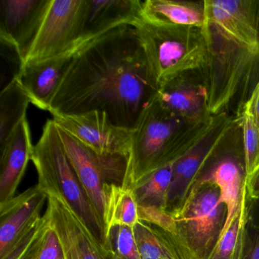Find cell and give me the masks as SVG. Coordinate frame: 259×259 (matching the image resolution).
I'll list each match as a JSON object with an SVG mask.
<instances>
[{
  "label": "cell",
  "mask_w": 259,
  "mask_h": 259,
  "mask_svg": "<svg viewBox=\"0 0 259 259\" xmlns=\"http://www.w3.org/2000/svg\"><path fill=\"white\" fill-rule=\"evenodd\" d=\"M158 90L137 30L121 25L75 53L48 111L104 112L115 125L134 130Z\"/></svg>",
  "instance_id": "6da1fadb"
},
{
  "label": "cell",
  "mask_w": 259,
  "mask_h": 259,
  "mask_svg": "<svg viewBox=\"0 0 259 259\" xmlns=\"http://www.w3.org/2000/svg\"><path fill=\"white\" fill-rule=\"evenodd\" d=\"M225 113L188 122L163 108L155 99L141 115L133 131L131 188L148 174L177 161L202 142Z\"/></svg>",
  "instance_id": "7a4b0ae2"
},
{
  "label": "cell",
  "mask_w": 259,
  "mask_h": 259,
  "mask_svg": "<svg viewBox=\"0 0 259 259\" xmlns=\"http://www.w3.org/2000/svg\"><path fill=\"white\" fill-rule=\"evenodd\" d=\"M133 26L159 89L208 66L210 45L205 29L155 23L142 17Z\"/></svg>",
  "instance_id": "3957f363"
},
{
  "label": "cell",
  "mask_w": 259,
  "mask_h": 259,
  "mask_svg": "<svg viewBox=\"0 0 259 259\" xmlns=\"http://www.w3.org/2000/svg\"><path fill=\"white\" fill-rule=\"evenodd\" d=\"M31 161L38 177L37 186L45 192L61 195L82 220L96 239L105 245V226L95 211L69 161L52 119L44 125L38 142L34 145Z\"/></svg>",
  "instance_id": "277c9868"
},
{
  "label": "cell",
  "mask_w": 259,
  "mask_h": 259,
  "mask_svg": "<svg viewBox=\"0 0 259 259\" xmlns=\"http://www.w3.org/2000/svg\"><path fill=\"white\" fill-rule=\"evenodd\" d=\"M57 130L66 155L106 227L107 189L112 186L131 188V154H100L59 127Z\"/></svg>",
  "instance_id": "5b68a950"
},
{
  "label": "cell",
  "mask_w": 259,
  "mask_h": 259,
  "mask_svg": "<svg viewBox=\"0 0 259 259\" xmlns=\"http://www.w3.org/2000/svg\"><path fill=\"white\" fill-rule=\"evenodd\" d=\"M213 185L192 186L181 207L171 212L177 237L195 259H208L227 221V208L220 203Z\"/></svg>",
  "instance_id": "8992f818"
},
{
  "label": "cell",
  "mask_w": 259,
  "mask_h": 259,
  "mask_svg": "<svg viewBox=\"0 0 259 259\" xmlns=\"http://www.w3.org/2000/svg\"><path fill=\"white\" fill-rule=\"evenodd\" d=\"M88 6L89 0H49L22 66L78 51L89 43L83 40Z\"/></svg>",
  "instance_id": "52a82bcc"
},
{
  "label": "cell",
  "mask_w": 259,
  "mask_h": 259,
  "mask_svg": "<svg viewBox=\"0 0 259 259\" xmlns=\"http://www.w3.org/2000/svg\"><path fill=\"white\" fill-rule=\"evenodd\" d=\"M57 127L100 154H131L133 131L115 125L107 113H51Z\"/></svg>",
  "instance_id": "ba28073f"
},
{
  "label": "cell",
  "mask_w": 259,
  "mask_h": 259,
  "mask_svg": "<svg viewBox=\"0 0 259 259\" xmlns=\"http://www.w3.org/2000/svg\"><path fill=\"white\" fill-rule=\"evenodd\" d=\"M213 29L252 56L259 55V2L245 0L204 1Z\"/></svg>",
  "instance_id": "9c48e42d"
},
{
  "label": "cell",
  "mask_w": 259,
  "mask_h": 259,
  "mask_svg": "<svg viewBox=\"0 0 259 259\" xmlns=\"http://www.w3.org/2000/svg\"><path fill=\"white\" fill-rule=\"evenodd\" d=\"M233 123L225 113L202 142L176 162L168 198V212L171 213L181 207L204 165L225 142Z\"/></svg>",
  "instance_id": "30bf717a"
},
{
  "label": "cell",
  "mask_w": 259,
  "mask_h": 259,
  "mask_svg": "<svg viewBox=\"0 0 259 259\" xmlns=\"http://www.w3.org/2000/svg\"><path fill=\"white\" fill-rule=\"evenodd\" d=\"M49 0H0V40L22 63L37 34Z\"/></svg>",
  "instance_id": "8fae6325"
},
{
  "label": "cell",
  "mask_w": 259,
  "mask_h": 259,
  "mask_svg": "<svg viewBox=\"0 0 259 259\" xmlns=\"http://www.w3.org/2000/svg\"><path fill=\"white\" fill-rule=\"evenodd\" d=\"M0 204L16 197L18 188L31 160L34 145L27 118H24L0 145Z\"/></svg>",
  "instance_id": "7c38bea8"
},
{
  "label": "cell",
  "mask_w": 259,
  "mask_h": 259,
  "mask_svg": "<svg viewBox=\"0 0 259 259\" xmlns=\"http://www.w3.org/2000/svg\"><path fill=\"white\" fill-rule=\"evenodd\" d=\"M79 50L21 66L19 72L14 76L28 95L31 104L40 110L48 111L56 89L72 57Z\"/></svg>",
  "instance_id": "4fadbf2b"
},
{
  "label": "cell",
  "mask_w": 259,
  "mask_h": 259,
  "mask_svg": "<svg viewBox=\"0 0 259 259\" xmlns=\"http://www.w3.org/2000/svg\"><path fill=\"white\" fill-rule=\"evenodd\" d=\"M47 201V194L36 185L0 204V255L33 221L41 217Z\"/></svg>",
  "instance_id": "5bb4252c"
},
{
  "label": "cell",
  "mask_w": 259,
  "mask_h": 259,
  "mask_svg": "<svg viewBox=\"0 0 259 259\" xmlns=\"http://www.w3.org/2000/svg\"><path fill=\"white\" fill-rule=\"evenodd\" d=\"M159 104L188 122L210 117L208 89L202 84L190 82L187 74L175 78L159 89Z\"/></svg>",
  "instance_id": "9a60e30c"
},
{
  "label": "cell",
  "mask_w": 259,
  "mask_h": 259,
  "mask_svg": "<svg viewBox=\"0 0 259 259\" xmlns=\"http://www.w3.org/2000/svg\"><path fill=\"white\" fill-rule=\"evenodd\" d=\"M245 169L233 155H225L217 160L210 169L197 179L193 186L213 185L219 190V201L227 208L225 232L240 206L245 189Z\"/></svg>",
  "instance_id": "2e32d148"
},
{
  "label": "cell",
  "mask_w": 259,
  "mask_h": 259,
  "mask_svg": "<svg viewBox=\"0 0 259 259\" xmlns=\"http://www.w3.org/2000/svg\"><path fill=\"white\" fill-rule=\"evenodd\" d=\"M45 213L58 223L67 233L80 259H110L105 247L96 239L69 203L55 192H46Z\"/></svg>",
  "instance_id": "e0dca14e"
},
{
  "label": "cell",
  "mask_w": 259,
  "mask_h": 259,
  "mask_svg": "<svg viewBox=\"0 0 259 259\" xmlns=\"http://www.w3.org/2000/svg\"><path fill=\"white\" fill-rule=\"evenodd\" d=\"M140 0H89L83 40L90 42L113 28L133 25L142 17Z\"/></svg>",
  "instance_id": "ac0fdd59"
},
{
  "label": "cell",
  "mask_w": 259,
  "mask_h": 259,
  "mask_svg": "<svg viewBox=\"0 0 259 259\" xmlns=\"http://www.w3.org/2000/svg\"><path fill=\"white\" fill-rule=\"evenodd\" d=\"M142 18L149 22L175 26L204 28L209 25L204 1L146 0L142 4Z\"/></svg>",
  "instance_id": "d6986e66"
},
{
  "label": "cell",
  "mask_w": 259,
  "mask_h": 259,
  "mask_svg": "<svg viewBox=\"0 0 259 259\" xmlns=\"http://www.w3.org/2000/svg\"><path fill=\"white\" fill-rule=\"evenodd\" d=\"M142 259H195L172 233L144 221L134 227Z\"/></svg>",
  "instance_id": "ffe728a7"
},
{
  "label": "cell",
  "mask_w": 259,
  "mask_h": 259,
  "mask_svg": "<svg viewBox=\"0 0 259 259\" xmlns=\"http://www.w3.org/2000/svg\"><path fill=\"white\" fill-rule=\"evenodd\" d=\"M176 162L148 174L132 186L139 208L167 211L168 198Z\"/></svg>",
  "instance_id": "44dd1931"
},
{
  "label": "cell",
  "mask_w": 259,
  "mask_h": 259,
  "mask_svg": "<svg viewBox=\"0 0 259 259\" xmlns=\"http://www.w3.org/2000/svg\"><path fill=\"white\" fill-rule=\"evenodd\" d=\"M31 104L25 91L13 76L0 94V145L4 143L19 122L26 117Z\"/></svg>",
  "instance_id": "7402d4cb"
},
{
  "label": "cell",
  "mask_w": 259,
  "mask_h": 259,
  "mask_svg": "<svg viewBox=\"0 0 259 259\" xmlns=\"http://www.w3.org/2000/svg\"><path fill=\"white\" fill-rule=\"evenodd\" d=\"M247 193L208 259H242L247 234Z\"/></svg>",
  "instance_id": "603a6c76"
},
{
  "label": "cell",
  "mask_w": 259,
  "mask_h": 259,
  "mask_svg": "<svg viewBox=\"0 0 259 259\" xmlns=\"http://www.w3.org/2000/svg\"><path fill=\"white\" fill-rule=\"evenodd\" d=\"M139 221V206L133 189L121 186H110L107 189L106 220L107 233L115 226H127L134 228Z\"/></svg>",
  "instance_id": "cb8c5ba5"
},
{
  "label": "cell",
  "mask_w": 259,
  "mask_h": 259,
  "mask_svg": "<svg viewBox=\"0 0 259 259\" xmlns=\"http://www.w3.org/2000/svg\"><path fill=\"white\" fill-rule=\"evenodd\" d=\"M236 121L242 130L245 180H247L259 169V128L244 107Z\"/></svg>",
  "instance_id": "d4e9b609"
},
{
  "label": "cell",
  "mask_w": 259,
  "mask_h": 259,
  "mask_svg": "<svg viewBox=\"0 0 259 259\" xmlns=\"http://www.w3.org/2000/svg\"><path fill=\"white\" fill-rule=\"evenodd\" d=\"M50 221L48 216H43L33 221L25 231L13 242L8 249L0 255V259H25L36 241L48 230Z\"/></svg>",
  "instance_id": "484cf974"
},
{
  "label": "cell",
  "mask_w": 259,
  "mask_h": 259,
  "mask_svg": "<svg viewBox=\"0 0 259 259\" xmlns=\"http://www.w3.org/2000/svg\"><path fill=\"white\" fill-rule=\"evenodd\" d=\"M104 246L123 259H142L134 228L127 226H115L107 233V240Z\"/></svg>",
  "instance_id": "4316f807"
},
{
  "label": "cell",
  "mask_w": 259,
  "mask_h": 259,
  "mask_svg": "<svg viewBox=\"0 0 259 259\" xmlns=\"http://www.w3.org/2000/svg\"><path fill=\"white\" fill-rule=\"evenodd\" d=\"M38 259H64L63 248L51 224L44 236Z\"/></svg>",
  "instance_id": "83f0119b"
},
{
  "label": "cell",
  "mask_w": 259,
  "mask_h": 259,
  "mask_svg": "<svg viewBox=\"0 0 259 259\" xmlns=\"http://www.w3.org/2000/svg\"><path fill=\"white\" fill-rule=\"evenodd\" d=\"M48 218L49 219L51 227L57 233V237H58L60 245H61L62 248H63L64 259H80L75 245H74L73 242L71 240L66 231L63 230V227L58 223L51 220L49 217L48 216Z\"/></svg>",
  "instance_id": "f1b7e54d"
},
{
  "label": "cell",
  "mask_w": 259,
  "mask_h": 259,
  "mask_svg": "<svg viewBox=\"0 0 259 259\" xmlns=\"http://www.w3.org/2000/svg\"><path fill=\"white\" fill-rule=\"evenodd\" d=\"M242 259H259V232L250 231L247 229L246 240Z\"/></svg>",
  "instance_id": "f546056e"
},
{
  "label": "cell",
  "mask_w": 259,
  "mask_h": 259,
  "mask_svg": "<svg viewBox=\"0 0 259 259\" xmlns=\"http://www.w3.org/2000/svg\"><path fill=\"white\" fill-rule=\"evenodd\" d=\"M243 107L251 115L254 123L259 128V81L253 89L251 96L244 104Z\"/></svg>",
  "instance_id": "4dcf8cb0"
},
{
  "label": "cell",
  "mask_w": 259,
  "mask_h": 259,
  "mask_svg": "<svg viewBox=\"0 0 259 259\" xmlns=\"http://www.w3.org/2000/svg\"><path fill=\"white\" fill-rule=\"evenodd\" d=\"M247 197L251 200H259V169L248 180H245Z\"/></svg>",
  "instance_id": "1f68e13d"
},
{
  "label": "cell",
  "mask_w": 259,
  "mask_h": 259,
  "mask_svg": "<svg viewBox=\"0 0 259 259\" xmlns=\"http://www.w3.org/2000/svg\"><path fill=\"white\" fill-rule=\"evenodd\" d=\"M47 231H48V230H47ZM46 232L36 241L35 243H34V245H33L32 248H31V251L27 254L25 259H38L40 248H41L42 242H43L44 236H45Z\"/></svg>",
  "instance_id": "d6a6232c"
},
{
  "label": "cell",
  "mask_w": 259,
  "mask_h": 259,
  "mask_svg": "<svg viewBox=\"0 0 259 259\" xmlns=\"http://www.w3.org/2000/svg\"><path fill=\"white\" fill-rule=\"evenodd\" d=\"M105 248L106 249H107L109 256H110V259H123L122 258V257H119V256H118L117 254H115L113 251H112L111 250L109 249V248H107V247H105Z\"/></svg>",
  "instance_id": "836d02e7"
}]
</instances>
